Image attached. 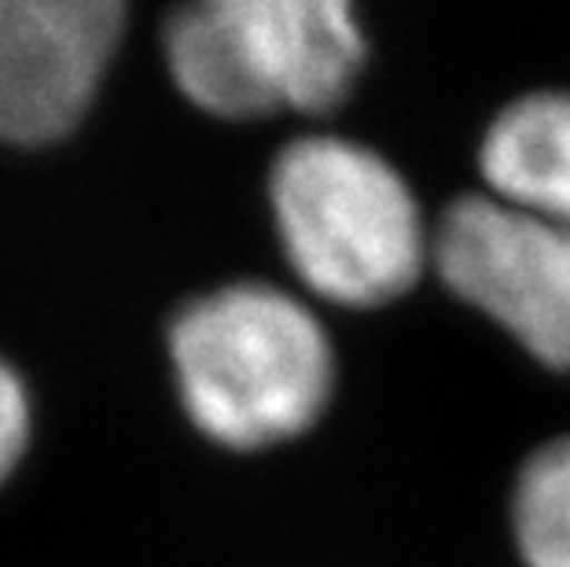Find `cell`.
<instances>
[{
    "label": "cell",
    "mask_w": 570,
    "mask_h": 567,
    "mask_svg": "<svg viewBox=\"0 0 570 567\" xmlns=\"http://www.w3.org/2000/svg\"><path fill=\"white\" fill-rule=\"evenodd\" d=\"M177 391L206 439L262 450L324 413L335 358L317 313L273 284H228L191 299L169 329Z\"/></svg>",
    "instance_id": "obj_1"
},
{
    "label": "cell",
    "mask_w": 570,
    "mask_h": 567,
    "mask_svg": "<svg viewBox=\"0 0 570 567\" xmlns=\"http://www.w3.org/2000/svg\"><path fill=\"white\" fill-rule=\"evenodd\" d=\"M269 203L291 270L327 303H394L431 262L434 236L405 177L354 140H291L273 163Z\"/></svg>",
    "instance_id": "obj_2"
},
{
    "label": "cell",
    "mask_w": 570,
    "mask_h": 567,
    "mask_svg": "<svg viewBox=\"0 0 570 567\" xmlns=\"http://www.w3.org/2000/svg\"><path fill=\"white\" fill-rule=\"evenodd\" d=\"M166 63L217 118L317 115L354 89L365 38L343 0H199L169 16Z\"/></svg>",
    "instance_id": "obj_3"
},
{
    "label": "cell",
    "mask_w": 570,
    "mask_h": 567,
    "mask_svg": "<svg viewBox=\"0 0 570 567\" xmlns=\"http://www.w3.org/2000/svg\"><path fill=\"white\" fill-rule=\"evenodd\" d=\"M445 287L538 358L570 372V225L493 196L449 203L431 239Z\"/></svg>",
    "instance_id": "obj_4"
},
{
    "label": "cell",
    "mask_w": 570,
    "mask_h": 567,
    "mask_svg": "<svg viewBox=\"0 0 570 567\" xmlns=\"http://www.w3.org/2000/svg\"><path fill=\"white\" fill-rule=\"evenodd\" d=\"M122 27L118 0H0V140L48 144L75 129Z\"/></svg>",
    "instance_id": "obj_5"
},
{
    "label": "cell",
    "mask_w": 570,
    "mask_h": 567,
    "mask_svg": "<svg viewBox=\"0 0 570 567\" xmlns=\"http://www.w3.org/2000/svg\"><path fill=\"white\" fill-rule=\"evenodd\" d=\"M487 196L570 225V92H530L504 107L479 151Z\"/></svg>",
    "instance_id": "obj_6"
},
{
    "label": "cell",
    "mask_w": 570,
    "mask_h": 567,
    "mask_svg": "<svg viewBox=\"0 0 570 567\" xmlns=\"http://www.w3.org/2000/svg\"><path fill=\"white\" fill-rule=\"evenodd\" d=\"M512 512L527 567H570V439L541 446L523 465Z\"/></svg>",
    "instance_id": "obj_7"
},
{
    "label": "cell",
    "mask_w": 570,
    "mask_h": 567,
    "mask_svg": "<svg viewBox=\"0 0 570 567\" xmlns=\"http://www.w3.org/2000/svg\"><path fill=\"white\" fill-rule=\"evenodd\" d=\"M27 442H30V398L22 380L0 361V482L16 472Z\"/></svg>",
    "instance_id": "obj_8"
}]
</instances>
